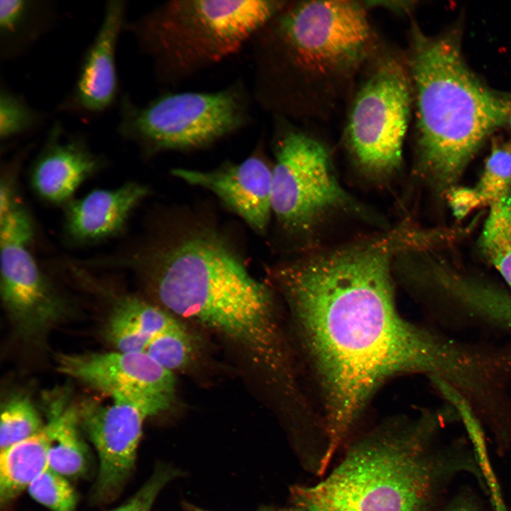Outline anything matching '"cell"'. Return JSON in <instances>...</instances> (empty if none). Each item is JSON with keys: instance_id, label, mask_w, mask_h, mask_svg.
Listing matches in <instances>:
<instances>
[{"instance_id": "6da1fadb", "label": "cell", "mask_w": 511, "mask_h": 511, "mask_svg": "<svg viewBox=\"0 0 511 511\" xmlns=\"http://www.w3.org/2000/svg\"><path fill=\"white\" fill-rule=\"evenodd\" d=\"M415 244L405 227L281 268L278 280L319 380L324 434L331 452L346 443L375 390L415 373L463 388L478 354L471 343L412 324L397 312L394 258Z\"/></svg>"}, {"instance_id": "7a4b0ae2", "label": "cell", "mask_w": 511, "mask_h": 511, "mask_svg": "<svg viewBox=\"0 0 511 511\" xmlns=\"http://www.w3.org/2000/svg\"><path fill=\"white\" fill-rule=\"evenodd\" d=\"M444 419L426 414L388 422L353 440L340 462L312 485L290 488L302 511H439L449 484L472 475L487 481L474 449L439 439Z\"/></svg>"}, {"instance_id": "3957f363", "label": "cell", "mask_w": 511, "mask_h": 511, "mask_svg": "<svg viewBox=\"0 0 511 511\" xmlns=\"http://www.w3.org/2000/svg\"><path fill=\"white\" fill-rule=\"evenodd\" d=\"M104 264L132 270L169 312L236 342L272 370L283 363L270 291L216 235L147 243Z\"/></svg>"}, {"instance_id": "277c9868", "label": "cell", "mask_w": 511, "mask_h": 511, "mask_svg": "<svg viewBox=\"0 0 511 511\" xmlns=\"http://www.w3.org/2000/svg\"><path fill=\"white\" fill-rule=\"evenodd\" d=\"M366 6L353 1H288L250 42L251 92L273 117L288 119L346 84L374 48Z\"/></svg>"}, {"instance_id": "5b68a950", "label": "cell", "mask_w": 511, "mask_h": 511, "mask_svg": "<svg viewBox=\"0 0 511 511\" xmlns=\"http://www.w3.org/2000/svg\"><path fill=\"white\" fill-rule=\"evenodd\" d=\"M408 62L415 105L417 165L439 189L456 182L486 138L506 123L511 92L472 73L455 33L414 30Z\"/></svg>"}, {"instance_id": "8992f818", "label": "cell", "mask_w": 511, "mask_h": 511, "mask_svg": "<svg viewBox=\"0 0 511 511\" xmlns=\"http://www.w3.org/2000/svg\"><path fill=\"white\" fill-rule=\"evenodd\" d=\"M283 0H173L125 28L150 60L158 83L176 89L238 53Z\"/></svg>"}, {"instance_id": "52a82bcc", "label": "cell", "mask_w": 511, "mask_h": 511, "mask_svg": "<svg viewBox=\"0 0 511 511\" xmlns=\"http://www.w3.org/2000/svg\"><path fill=\"white\" fill-rule=\"evenodd\" d=\"M253 104L242 79L214 91L169 90L142 106L124 95L118 131L147 154L200 149L249 126Z\"/></svg>"}, {"instance_id": "ba28073f", "label": "cell", "mask_w": 511, "mask_h": 511, "mask_svg": "<svg viewBox=\"0 0 511 511\" xmlns=\"http://www.w3.org/2000/svg\"><path fill=\"white\" fill-rule=\"evenodd\" d=\"M273 118L271 205L280 224L290 233H307L334 212H361L339 182L324 144L287 119Z\"/></svg>"}, {"instance_id": "9c48e42d", "label": "cell", "mask_w": 511, "mask_h": 511, "mask_svg": "<svg viewBox=\"0 0 511 511\" xmlns=\"http://www.w3.org/2000/svg\"><path fill=\"white\" fill-rule=\"evenodd\" d=\"M412 102L408 63L379 55L355 94L346 128L348 148L365 172L381 176L400 167Z\"/></svg>"}, {"instance_id": "30bf717a", "label": "cell", "mask_w": 511, "mask_h": 511, "mask_svg": "<svg viewBox=\"0 0 511 511\" xmlns=\"http://www.w3.org/2000/svg\"><path fill=\"white\" fill-rule=\"evenodd\" d=\"M33 234L21 205L0 217L1 297L13 322L26 336L44 331L64 312L62 299L29 249Z\"/></svg>"}, {"instance_id": "8fae6325", "label": "cell", "mask_w": 511, "mask_h": 511, "mask_svg": "<svg viewBox=\"0 0 511 511\" xmlns=\"http://www.w3.org/2000/svg\"><path fill=\"white\" fill-rule=\"evenodd\" d=\"M112 403H84L78 409L81 426L95 447L99 473L95 486L98 500L114 498L130 476L146 418L165 411L146 396L117 392Z\"/></svg>"}, {"instance_id": "7c38bea8", "label": "cell", "mask_w": 511, "mask_h": 511, "mask_svg": "<svg viewBox=\"0 0 511 511\" xmlns=\"http://www.w3.org/2000/svg\"><path fill=\"white\" fill-rule=\"evenodd\" d=\"M57 361L60 373L109 396L116 392L140 394L168 408L175 398L172 372L145 352L62 354Z\"/></svg>"}, {"instance_id": "4fadbf2b", "label": "cell", "mask_w": 511, "mask_h": 511, "mask_svg": "<svg viewBox=\"0 0 511 511\" xmlns=\"http://www.w3.org/2000/svg\"><path fill=\"white\" fill-rule=\"evenodd\" d=\"M172 174L211 191L254 230L265 231L272 213V167L261 155L211 170L175 168Z\"/></svg>"}, {"instance_id": "5bb4252c", "label": "cell", "mask_w": 511, "mask_h": 511, "mask_svg": "<svg viewBox=\"0 0 511 511\" xmlns=\"http://www.w3.org/2000/svg\"><path fill=\"white\" fill-rule=\"evenodd\" d=\"M124 1L106 2L100 26L87 50L70 97L62 109L84 114H100L111 106L118 92L116 51L125 28Z\"/></svg>"}, {"instance_id": "9a60e30c", "label": "cell", "mask_w": 511, "mask_h": 511, "mask_svg": "<svg viewBox=\"0 0 511 511\" xmlns=\"http://www.w3.org/2000/svg\"><path fill=\"white\" fill-rule=\"evenodd\" d=\"M103 165V158L90 150L82 136H67L56 121L34 162L31 183L46 201L68 203L81 184Z\"/></svg>"}, {"instance_id": "2e32d148", "label": "cell", "mask_w": 511, "mask_h": 511, "mask_svg": "<svg viewBox=\"0 0 511 511\" xmlns=\"http://www.w3.org/2000/svg\"><path fill=\"white\" fill-rule=\"evenodd\" d=\"M146 187L128 182L110 189H96L67 203L65 233L72 242L85 243L114 236L147 196Z\"/></svg>"}, {"instance_id": "e0dca14e", "label": "cell", "mask_w": 511, "mask_h": 511, "mask_svg": "<svg viewBox=\"0 0 511 511\" xmlns=\"http://www.w3.org/2000/svg\"><path fill=\"white\" fill-rule=\"evenodd\" d=\"M48 402V466L66 478H75L88 468V450L79 433V417L77 407L67 396L55 395Z\"/></svg>"}, {"instance_id": "ac0fdd59", "label": "cell", "mask_w": 511, "mask_h": 511, "mask_svg": "<svg viewBox=\"0 0 511 511\" xmlns=\"http://www.w3.org/2000/svg\"><path fill=\"white\" fill-rule=\"evenodd\" d=\"M182 326L164 309L134 296L119 299L109 321L106 334L119 348H146L158 335Z\"/></svg>"}, {"instance_id": "d6986e66", "label": "cell", "mask_w": 511, "mask_h": 511, "mask_svg": "<svg viewBox=\"0 0 511 511\" xmlns=\"http://www.w3.org/2000/svg\"><path fill=\"white\" fill-rule=\"evenodd\" d=\"M510 190L511 142L495 141L477 183L451 189L449 203L454 215L461 219L480 207L490 206Z\"/></svg>"}, {"instance_id": "ffe728a7", "label": "cell", "mask_w": 511, "mask_h": 511, "mask_svg": "<svg viewBox=\"0 0 511 511\" xmlns=\"http://www.w3.org/2000/svg\"><path fill=\"white\" fill-rule=\"evenodd\" d=\"M48 427L35 436L1 450L0 501L1 505L16 498L48 466Z\"/></svg>"}, {"instance_id": "44dd1931", "label": "cell", "mask_w": 511, "mask_h": 511, "mask_svg": "<svg viewBox=\"0 0 511 511\" xmlns=\"http://www.w3.org/2000/svg\"><path fill=\"white\" fill-rule=\"evenodd\" d=\"M51 6L44 1H0L1 51L6 57L36 40L52 18Z\"/></svg>"}, {"instance_id": "7402d4cb", "label": "cell", "mask_w": 511, "mask_h": 511, "mask_svg": "<svg viewBox=\"0 0 511 511\" xmlns=\"http://www.w3.org/2000/svg\"><path fill=\"white\" fill-rule=\"evenodd\" d=\"M481 245L511 290V190L490 206Z\"/></svg>"}, {"instance_id": "603a6c76", "label": "cell", "mask_w": 511, "mask_h": 511, "mask_svg": "<svg viewBox=\"0 0 511 511\" xmlns=\"http://www.w3.org/2000/svg\"><path fill=\"white\" fill-rule=\"evenodd\" d=\"M45 426L28 397L22 395L11 397L1 407V451L35 436Z\"/></svg>"}, {"instance_id": "cb8c5ba5", "label": "cell", "mask_w": 511, "mask_h": 511, "mask_svg": "<svg viewBox=\"0 0 511 511\" xmlns=\"http://www.w3.org/2000/svg\"><path fill=\"white\" fill-rule=\"evenodd\" d=\"M41 121L40 114L23 97L4 86L0 89V139L6 141L30 131Z\"/></svg>"}, {"instance_id": "d4e9b609", "label": "cell", "mask_w": 511, "mask_h": 511, "mask_svg": "<svg viewBox=\"0 0 511 511\" xmlns=\"http://www.w3.org/2000/svg\"><path fill=\"white\" fill-rule=\"evenodd\" d=\"M30 495L51 511H75L77 496L67 478L48 466L28 488Z\"/></svg>"}, {"instance_id": "484cf974", "label": "cell", "mask_w": 511, "mask_h": 511, "mask_svg": "<svg viewBox=\"0 0 511 511\" xmlns=\"http://www.w3.org/2000/svg\"><path fill=\"white\" fill-rule=\"evenodd\" d=\"M192 351L189 336L181 326L155 336L145 353L161 366L172 372L187 365Z\"/></svg>"}, {"instance_id": "4316f807", "label": "cell", "mask_w": 511, "mask_h": 511, "mask_svg": "<svg viewBox=\"0 0 511 511\" xmlns=\"http://www.w3.org/2000/svg\"><path fill=\"white\" fill-rule=\"evenodd\" d=\"M181 471L170 465L159 463L142 487L123 505L109 511H150L161 490Z\"/></svg>"}, {"instance_id": "83f0119b", "label": "cell", "mask_w": 511, "mask_h": 511, "mask_svg": "<svg viewBox=\"0 0 511 511\" xmlns=\"http://www.w3.org/2000/svg\"><path fill=\"white\" fill-rule=\"evenodd\" d=\"M439 511H483L477 500L471 495L463 493L456 495Z\"/></svg>"}, {"instance_id": "f1b7e54d", "label": "cell", "mask_w": 511, "mask_h": 511, "mask_svg": "<svg viewBox=\"0 0 511 511\" xmlns=\"http://www.w3.org/2000/svg\"><path fill=\"white\" fill-rule=\"evenodd\" d=\"M182 511H208L201 507H197L189 502H184L182 506ZM258 511H302L297 507H293L290 508H277L273 507H263Z\"/></svg>"}, {"instance_id": "f546056e", "label": "cell", "mask_w": 511, "mask_h": 511, "mask_svg": "<svg viewBox=\"0 0 511 511\" xmlns=\"http://www.w3.org/2000/svg\"><path fill=\"white\" fill-rule=\"evenodd\" d=\"M506 123L508 124L509 128H510V131H511V112H510V115H509V116H508V118H507V120Z\"/></svg>"}]
</instances>
